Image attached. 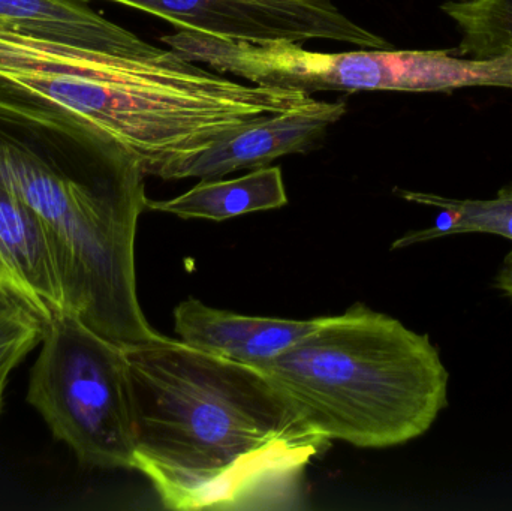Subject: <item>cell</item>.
I'll return each instance as SVG.
<instances>
[{
    "label": "cell",
    "instance_id": "obj_1",
    "mask_svg": "<svg viewBox=\"0 0 512 511\" xmlns=\"http://www.w3.org/2000/svg\"><path fill=\"white\" fill-rule=\"evenodd\" d=\"M125 353L134 470L165 509L283 506L330 446L261 369L167 336Z\"/></svg>",
    "mask_w": 512,
    "mask_h": 511
},
{
    "label": "cell",
    "instance_id": "obj_2",
    "mask_svg": "<svg viewBox=\"0 0 512 511\" xmlns=\"http://www.w3.org/2000/svg\"><path fill=\"white\" fill-rule=\"evenodd\" d=\"M146 176L131 153L62 111L0 99V183L45 228L66 309L122 347L164 336L137 293Z\"/></svg>",
    "mask_w": 512,
    "mask_h": 511
},
{
    "label": "cell",
    "instance_id": "obj_3",
    "mask_svg": "<svg viewBox=\"0 0 512 511\" xmlns=\"http://www.w3.org/2000/svg\"><path fill=\"white\" fill-rule=\"evenodd\" d=\"M0 99L62 111L131 153L147 176L313 99L240 83L176 51L122 56L0 30Z\"/></svg>",
    "mask_w": 512,
    "mask_h": 511
},
{
    "label": "cell",
    "instance_id": "obj_4",
    "mask_svg": "<svg viewBox=\"0 0 512 511\" xmlns=\"http://www.w3.org/2000/svg\"><path fill=\"white\" fill-rule=\"evenodd\" d=\"M258 369L318 434L360 449L417 440L448 407L450 374L430 336L363 303Z\"/></svg>",
    "mask_w": 512,
    "mask_h": 511
},
{
    "label": "cell",
    "instance_id": "obj_5",
    "mask_svg": "<svg viewBox=\"0 0 512 511\" xmlns=\"http://www.w3.org/2000/svg\"><path fill=\"white\" fill-rule=\"evenodd\" d=\"M27 401L86 467L134 470L125 347L65 311L44 323Z\"/></svg>",
    "mask_w": 512,
    "mask_h": 511
},
{
    "label": "cell",
    "instance_id": "obj_6",
    "mask_svg": "<svg viewBox=\"0 0 512 511\" xmlns=\"http://www.w3.org/2000/svg\"><path fill=\"white\" fill-rule=\"evenodd\" d=\"M167 20L177 30L227 41L343 42L391 48L390 42L352 21L331 0H108Z\"/></svg>",
    "mask_w": 512,
    "mask_h": 511
},
{
    "label": "cell",
    "instance_id": "obj_7",
    "mask_svg": "<svg viewBox=\"0 0 512 511\" xmlns=\"http://www.w3.org/2000/svg\"><path fill=\"white\" fill-rule=\"evenodd\" d=\"M346 113L343 101L313 99L303 107L255 120L206 149L159 168L164 180L221 179L240 170H258L276 159L315 149Z\"/></svg>",
    "mask_w": 512,
    "mask_h": 511
},
{
    "label": "cell",
    "instance_id": "obj_8",
    "mask_svg": "<svg viewBox=\"0 0 512 511\" xmlns=\"http://www.w3.org/2000/svg\"><path fill=\"white\" fill-rule=\"evenodd\" d=\"M0 290L26 303L42 321L66 309L56 257L38 216L0 183Z\"/></svg>",
    "mask_w": 512,
    "mask_h": 511
},
{
    "label": "cell",
    "instance_id": "obj_9",
    "mask_svg": "<svg viewBox=\"0 0 512 511\" xmlns=\"http://www.w3.org/2000/svg\"><path fill=\"white\" fill-rule=\"evenodd\" d=\"M0 30L122 56L165 51L102 17L87 0H0Z\"/></svg>",
    "mask_w": 512,
    "mask_h": 511
},
{
    "label": "cell",
    "instance_id": "obj_10",
    "mask_svg": "<svg viewBox=\"0 0 512 511\" xmlns=\"http://www.w3.org/2000/svg\"><path fill=\"white\" fill-rule=\"evenodd\" d=\"M288 203L282 170L262 167L237 179L201 180L170 200H149L147 209L185 219L227 221L248 213L279 209Z\"/></svg>",
    "mask_w": 512,
    "mask_h": 511
},
{
    "label": "cell",
    "instance_id": "obj_11",
    "mask_svg": "<svg viewBox=\"0 0 512 511\" xmlns=\"http://www.w3.org/2000/svg\"><path fill=\"white\" fill-rule=\"evenodd\" d=\"M396 194L409 203L435 207L442 212L433 227L411 231L397 239L391 246L393 251L462 234H492L512 242V183L499 189L490 200H460L405 189H397Z\"/></svg>",
    "mask_w": 512,
    "mask_h": 511
},
{
    "label": "cell",
    "instance_id": "obj_12",
    "mask_svg": "<svg viewBox=\"0 0 512 511\" xmlns=\"http://www.w3.org/2000/svg\"><path fill=\"white\" fill-rule=\"evenodd\" d=\"M261 318L210 308L189 297L174 309V330L188 347L239 362Z\"/></svg>",
    "mask_w": 512,
    "mask_h": 511
},
{
    "label": "cell",
    "instance_id": "obj_13",
    "mask_svg": "<svg viewBox=\"0 0 512 511\" xmlns=\"http://www.w3.org/2000/svg\"><path fill=\"white\" fill-rule=\"evenodd\" d=\"M442 11L462 33L457 56H512V0H448Z\"/></svg>",
    "mask_w": 512,
    "mask_h": 511
},
{
    "label": "cell",
    "instance_id": "obj_14",
    "mask_svg": "<svg viewBox=\"0 0 512 511\" xmlns=\"http://www.w3.org/2000/svg\"><path fill=\"white\" fill-rule=\"evenodd\" d=\"M44 321L14 294L0 290V377L42 341Z\"/></svg>",
    "mask_w": 512,
    "mask_h": 511
},
{
    "label": "cell",
    "instance_id": "obj_15",
    "mask_svg": "<svg viewBox=\"0 0 512 511\" xmlns=\"http://www.w3.org/2000/svg\"><path fill=\"white\" fill-rule=\"evenodd\" d=\"M321 318L312 320H282L262 317L254 335L243 348L239 363L262 368L276 359L283 351L297 344L304 336L318 329Z\"/></svg>",
    "mask_w": 512,
    "mask_h": 511
},
{
    "label": "cell",
    "instance_id": "obj_16",
    "mask_svg": "<svg viewBox=\"0 0 512 511\" xmlns=\"http://www.w3.org/2000/svg\"><path fill=\"white\" fill-rule=\"evenodd\" d=\"M493 287L512 300V249L505 257L504 263H502L501 269L496 275Z\"/></svg>",
    "mask_w": 512,
    "mask_h": 511
},
{
    "label": "cell",
    "instance_id": "obj_17",
    "mask_svg": "<svg viewBox=\"0 0 512 511\" xmlns=\"http://www.w3.org/2000/svg\"><path fill=\"white\" fill-rule=\"evenodd\" d=\"M6 383H8V377H0V405H2L3 390H5Z\"/></svg>",
    "mask_w": 512,
    "mask_h": 511
},
{
    "label": "cell",
    "instance_id": "obj_18",
    "mask_svg": "<svg viewBox=\"0 0 512 511\" xmlns=\"http://www.w3.org/2000/svg\"><path fill=\"white\" fill-rule=\"evenodd\" d=\"M417 92H418V50H417Z\"/></svg>",
    "mask_w": 512,
    "mask_h": 511
}]
</instances>
